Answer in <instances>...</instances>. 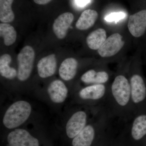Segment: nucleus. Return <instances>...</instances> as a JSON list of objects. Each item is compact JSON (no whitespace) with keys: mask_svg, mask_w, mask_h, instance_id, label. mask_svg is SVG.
<instances>
[{"mask_svg":"<svg viewBox=\"0 0 146 146\" xmlns=\"http://www.w3.org/2000/svg\"><path fill=\"white\" fill-rule=\"evenodd\" d=\"M124 44L122 36L119 33H114L106 39L98 52L102 57H111L119 52Z\"/></svg>","mask_w":146,"mask_h":146,"instance_id":"5","label":"nucleus"},{"mask_svg":"<svg viewBox=\"0 0 146 146\" xmlns=\"http://www.w3.org/2000/svg\"><path fill=\"white\" fill-rule=\"evenodd\" d=\"M31 112V106L28 102L24 100L15 102L6 111L3 124L9 129L16 128L28 119Z\"/></svg>","mask_w":146,"mask_h":146,"instance_id":"1","label":"nucleus"},{"mask_svg":"<svg viewBox=\"0 0 146 146\" xmlns=\"http://www.w3.org/2000/svg\"><path fill=\"white\" fill-rule=\"evenodd\" d=\"M35 52L30 46L24 47L17 56L18 62V78L21 81L29 78L33 69Z\"/></svg>","mask_w":146,"mask_h":146,"instance_id":"2","label":"nucleus"},{"mask_svg":"<svg viewBox=\"0 0 146 146\" xmlns=\"http://www.w3.org/2000/svg\"><path fill=\"white\" fill-rule=\"evenodd\" d=\"M98 17L96 11L87 9L84 11L76 24V27L79 30L88 29L94 26Z\"/></svg>","mask_w":146,"mask_h":146,"instance_id":"14","label":"nucleus"},{"mask_svg":"<svg viewBox=\"0 0 146 146\" xmlns=\"http://www.w3.org/2000/svg\"><path fill=\"white\" fill-rule=\"evenodd\" d=\"M146 134V115H140L133 121L131 128V135L133 139L138 141Z\"/></svg>","mask_w":146,"mask_h":146,"instance_id":"19","label":"nucleus"},{"mask_svg":"<svg viewBox=\"0 0 146 146\" xmlns=\"http://www.w3.org/2000/svg\"><path fill=\"white\" fill-rule=\"evenodd\" d=\"M106 39V31L103 29H98L92 32L87 36L86 44L91 49L98 50Z\"/></svg>","mask_w":146,"mask_h":146,"instance_id":"16","label":"nucleus"},{"mask_svg":"<svg viewBox=\"0 0 146 146\" xmlns=\"http://www.w3.org/2000/svg\"><path fill=\"white\" fill-rule=\"evenodd\" d=\"M131 96L134 103L143 101L146 96V87L143 78L138 75H134L130 79Z\"/></svg>","mask_w":146,"mask_h":146,"instance_id":"11","label":"nucleus"},{"mask_svg":"<svg viewBox=\"0 0 146 146\" xmlns=\"http://www.w3.org/2000/svg\"><path fill=\"white\" fill-rule=\"evenodd\" d=\"M11 56L10 55L5 54L0 57V73L1 76L5 78L13 79L18 75L16 69L11 68L9 64L11 62Z\"/></svg>","mask_w":146,"mask_h":146,"instance_id":"18","label":"nucleus"},{"mask_svg":"<svg viewBox=\"0 0 146 146\" xmlns=\"http://www.w3.org/2000/svg\"><path fill=\"white\" fill-rule=\"evenodd\" d=\"M87 120L86 113L83 111L75 112L67 122L66 132L69 138H74L85 127Z\"/></svg>","mask_w":146,"mask_h":146,"instance_id":"6","label":"nucleus"},{"mask_svg":"<svg viewBox=\"0 0 146 146\" xmlns=\"http://www.w3.org/2000/svg\"><path fill=\"white\" fill-rule=\"evenodd\" d=\"M78 63L74 58H68L63 60L59 68V76L63 80L69 81L75 76Z\"/></svg>","mask_w":146,"mask_h":146,"instance_id":"12","label":"nucleus"},{"mask_svg":"<svg viewBox=\"0 0 146 146\" xmlns=\"http://www.w3.org/2000/svg\"><path fill=\"white\" fill-rule=\"evenodd\" d=\"M14 0H0V21L3 23H11L15 16L11 5Z\"/></svg>","mask_w":146,"mask_h":146,"instance_id":"21","label":"nucleus"},{"mask_svg":"<svg viewBox=\"0 0 146 146\" xmlns=\"http://www.w3.org/2000/svg\"><path fill=\"white\" fill-rule=\"evenodd\" d=\"M7 142L8 146H39L38 139L23 129H16L9 133Z\"/></svg>","mask_w":146,"mask_h":146,"instance_id":"4","label":"nucleus"},{"mask_svg":"<svg viewBox=\"0 0 146 146\" xmlns=\"http://www.w3.org/2000/svg\"><path fill=\"white\" fill-rule=\"evenodd\" d=\"M90 2V0H76L78 5L80 7H83L86 5Z\"/></svg>","mask_w":146,"mask_h":146,"instance_id":"23","label":"nucleus"},{"mask_svg":"<svg viewBox=\"0 0 146 146\" xmlns=\"http://www.w3.org/2000/svg\"><path fill=\"white\" fill-rule=\"evenodd\" d=\"M82 81L85 84H102L107 82L109 79V76L104 71L96 72L93 70H89L81 76Z\"/></svg>","mask_w":146,"mask_h":146,"instance_id":"17","label":"nucleus"},{"mask_svg":"<svg viewBox=\"0 0 146 146\" xmlns=\"http://www.w3.org/2000/svg\"><path fill=\"white\" fill-rule=\"evenodd\" d=\"M125 13L123 12H115L110 13L105 18L106 21L108 22L118 21L125 17Z\"/></svg>","mask_w":146,"mask_h":146,"instance_id":"22","label":"nucleus"},{"mask_svg":"<svg viewBox=\"0 0 146 146\" xmlns=\"http://www.w3.org/2000/svg\"><path fill=\"white\" fill-rule=\"evenodd\" d=\"M74 19V15L70 12L62 13L55 19L53 24V31L58 39H63L66 36Z\"/></svg>","mask_w":146,"mask_h":146,"instance_id":"8","label":"nucleus"},{"mask_svg":"<svg viewBox=\"0 0 146 146\" xmlns=\"http://www.w3.org/2000/svg\"><path fill=\"white\" fill-rule=\"evenodd\" d=\"M129 31L134 37L143 36L146 30V10L131 15L127 25Z\"/></svg>","mask_w":146,"mask_h":146,"instance_id":"7","label":"nucleus"},{"mask_svg":"<svg viewBox=\"0 0 146 146\" xmlns=\"http://www.w3.org/2000/svg\"><path fill=\"white\" fill-rule=\"evenodd\" d=\"M106 87L103 84H95L87 86L80 91L79 96L84 100H99L104 96Z\"/></svg>","mask_w":146,"mask_h":146,"instance_id":"13","label":"nucleus"},{"mask_svg":"<svg viewBox=\"0 0 146 146\" xmlns=\"http://www.w3.org/2000/svg\"><path fill=\"white\" fill-rule=\"evenodd\" d=\"M0 35L3 39L5 45L10 46L16 42L17 33L11 25L2 23L0 24Z\"/></svg>","mask_w":146,"mask_h":146,"instance_id":"20","label":"nucleus"},{"mask_svg":"<svg viewBox=\"0 0 146 146\" xmlns=\"http://www.w3.org/2000/svg\"><path fill=\"white\" fill-rule=\"evenodd\" d=\"M57 68V60L54 54L42 58L37 65V72L40 77L47 78L54 74Z\"/></svg>","mask_w":146,"mask_h":146,"instance_id":"10","label":"nucleus"},{"mask_svg":"<svg viewBox=\"0 0 146 146\" xmlns=\"http://www.w3.org/2000/svg\"><path fill=\"white\" fill-rule=\"evenodd\" d=\"M47 91L50 99L54 103H62L68 97V88L64 82L59 80L51 82Z\"/></svg>","mask_w":146,"mask_h":146,"instance_id":"9","label":"nucleus"},{"mask_svg":"<svg viewBox=\"0 0 146 146\" xmlns=\"http://www.w3.org/2000/svg\"><path fill=\"white\" fill-rule=\"evenodd\" d=\"M52 0H33L35 3L38 5H46L50 2Z\"/></svg>","mask_w":146,"mask_h":146,"instance_id":"24","label":"nucleus"},{"mask_svg":"<svg viewBox=\"0 0 146 146\" xmlns=\"http://www.w3.org/2000/svg\"><path fill=\"white\" fill-rule=\"evenodd\" d=\"M95 130L91 125H86L73 138V146H91L95 136Z\"/></svg>","mask_w":146,"mask_h":146,"instance_id":"15","label":"nucleus"},{"mask_svg":"<svg viewBox=\"0 0 146 146\" xmlns=\"http://www.w3.org/2000/svg\"><path fill=\"white\" fill-rule=\"evenodd\" d=\"M111 90L112 95L118 104L122 106L127 104L131 96V87L125 77L119 75L115 77Z\"/></svg>","mask_w":146,"mask_h":146,"instance_id":"3","label":"nucleus"}]
</instances>
